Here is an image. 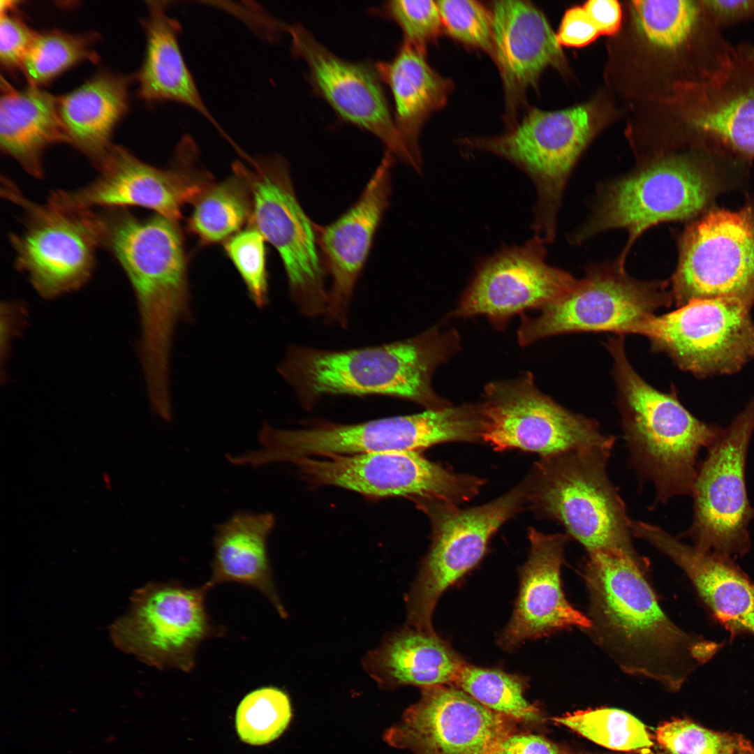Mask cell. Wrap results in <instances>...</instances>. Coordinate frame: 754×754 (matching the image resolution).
<instances>
[{
	"instance_id": "obj_1",
	"label": "cell",
	"mask_w": 754,
	"mask_h": 754,
	"mask_svg": "<svg viewBox=\"0 0 754 754\" xmlns=\"http://www.w3.org/2000/svg\"><path fill=\"white\" fill-rule=\"evenodd\" d=\"M582 569L591 622L584 632L625 673L676 692L723 648L664 612L648 579L647 558L597 551L587 553Z\"/></svg>"
},
{
	"instance_id": "obj_2",
	"label": "cell",
	"mask_w": 754,
	"mask_h": 754,
	"mask_svg": "<svg viewBox=\"0 0 754 754\" xmlns=\"http://www.w3.org/2000/svg\"><path fill=\"white\" fill-rule=\"evenodd\" d=\"M460 348L458 331L436 324L378 346L331 350L292 345L277 370L308 410L334 395L387 396L436 410L452 404L434 390L433 375Z\"/></svg>"
},
{
	"instance_id": "obj_3",
	"label": "cell",
	"mask_w": 754,
	"mask_h": 754,
	"mask_svg": "<svg viewBox=\"0 0 754 754\" xmlns=\"http://www.w3.org/2000/svg\"><path fill=\"white\" fill-rule=\"evenodd\" d=\"M96 212L100 246L109 251L134 291L140 322L138 346L145 380H170L178 325L191 320L187 257L177 223L154 214L140 218L128 209Z\"/></svg>"
},
{
	"instance_id": "obj_4",
	"label": "cell",
	"mask_w": 754,
	"mask_h": 754,
	"mask_svg": "<svg viewBox=\"0 0 754 754\" xmlns=\"http://www.w3.org/2000/svg\"><path fill=\"white\" fill-rule=\"evenodd\" d=\"M623 335L610 337L606 347L613 360L612 374L630 463L651 482L656 501L691 496L702 449L721 429L695 417L677 398L642 379L626 355Z\"/></svg>"
},
{
	"instance_id": "obj_5",
	"label": "cell",
	"mask_w": 754,
	"mask_h": 754,
	"mask_svg": "<svg viewBox=\"0 0 754 754\" xmlns=\"http://www.w3.org/2000/svg\"><path fill=\"white\" fill-rule=\"evenodd\" d=\"M612 450L585 446L542 457L525 479L528 506L562 526L587 553L638 555L626 504L607 474Z\"/></svg>"
},
{
	"instance_id": "obj_6",
	"label": "cell",
	"mask_w": 754,
	"mask_h": 754,
	"mask_svg": "<svg viewBox=\"0 0 754 754\" xmlns=\"http://www.w3.org/2000/svg\"><path fill=\"white\" fill-rule=\"evenodd\" d=\"M482 420L477 404H462L416 414L357 424L319 422L281 429L264 423L261 448L254 459L263 466L306 457L390 451H417L447 442L481 441Z\"/></svg>"
},
{
	"instance_id": "obj_7",
	"label": "cell",
	"mask_w": 754,
	"mask_h": 754,
	"mask_svg": "<svg viewBox=\"0 0 754 754\" xmlns=\"http://www.w3.org/2000/svg\"><path fill=\"white\" fill-rule=\"evenodd\" d=\"M244 158L247 164L236 162L232 169L242 176L250 190L249 226L257 229L279 253L298 311L308 318L325 316L327 274L315 223L297 198L288 163L279 156L253 158L244 154Z\"/></svg>"
},
{
	"instance_id": "obj_8",
	"label": "cell",
	"mask_w": 754,
	"mask_h": 754,
	"mask_svg": "<svg viewBox=\"0 0 754 754\" xmlns=\"http://www.w3.org/2000/svg\"><path fill=\"white\" fill-rule=\"evenodd\" d=\"M589 109L531 108L507 132L470 138L461 144L501 157L522 170L536 191L531 228L545 244L556 236L557 215L571 170L592 135Z\"/></svg>"
},
{
	"instance_id": "obj_9",
	"label": "cell",
	"mask_w": 754,
	"mask_h": 754,
	"mask_svg": "<svg viewBox=\"0 0 754 754\" xmlns=\"http://www.w3.org/2000/svg\"><path fill=\"white\" fill-rule=\"evenodd\" d=\"M413 501L428 516L432 532L429 552L406 598L407 626L433 631L432 615L441 596L480 561L498 528L528 506L526 482L465 509L439 501Z\"/></svg>"
},
{
	"instance_id": "obj_10",
	"label": "cell",
	"mask_w": 754,
	"mask_h": 754,
	"mask_svg": "<svg viewBox=\"0 0 754 754\" xmlns=\"http://www.w3.org/2000/svg\"><path fill=\"white\" fill-rule=\"evenodd\" d=\"M1 193L23 210L22 228L10 240L16 267L35 290L52 299L82 287L101 247L94 209L70 207L50 197L44 204L33 202L7 177Z\"/></svg>"
},
{
	"instance_id": "obj_11",
	"label": "cell",
	"mask_w": 754,
	"mask_h": 754,
	"mask_svg": "<svg viewBox=\"0 0 754 754\" xmlns=\"http://www.w3.org/2000/svg\"><path fill=\"white\" fill-rule=\"evenodd\" d=\"M711 195L709 177L688 155L662 157L603 188L591 216L574 235L581 242L600 232L628 231L618 263L623 267L634 242L658 223L686 220L700 212Z\"/></svg>"
},
{
	"instance_id": "obj_12",
	"label": "cell",
	"mask_w": 754,
	"mask_h": 754,
	"mask_svg": "<svg viewBox=\"0 0 754 754\" xmlns=\"http://www.w3.org/2000/svg\"><path fill=\"white\" fill-rule=\"evenodd\" d=\"M205 586L178 581L149 582L138 589L129 609L110 627L113 644L126 653L160 670L190 672L205 640L223 636L206 606Z\"/></svg>"
},
{
	"instance_id": "obj_13",
	"label": "cell",
	"mask_w": 754,
	"mask_h": 754,
	"mask_svg": "<svg viewBox=\"0 0 754 754\" xmlns=\"http://www.w3.org/2000/svg\"><path fill=\"white\" fill-rule=\"evenodd\" d=\"M754 432V399L725 429H721L698 465L691 496L693 519L679 538L732 559L751 548L748 526L754 518L745 478L748 450Z\"/></svg>"
},
{
	"instance_id": "obj_14",
	"label": "cell",
	"mask_w": 754,
	"mask_h": 754,
	"mask_svg": "<svg viewBox=\"0 0 754 754\" xmlns=\"http://www.w3.org/2000/svg\"><path fill=\"white\" fill-rule=\"evenodd\" d=\"M667 288L665 281L632 278L618 262L591 267L572 290L540 309L538 316L522 314L518 343L527 346L575 332L634 334L659 309L671 304Z\"/></svg>"
},
{
	"instance_id": "obj_15",
	"label": "cell",
	"mask_w": 754,
	"mask_h": 754,
	"mask_svg": "<svg viewBox=\"0 0 754 754\" xmlns=\"http://www.w3.org/2000/svg\"><path fill=\"white\" fill-rule=\"evenodd\" d=\"M480 404L482 440L496 451L519 449L542 457L579 447L613 448L616 441L596 420L571 412L542 393L531 372L487 383Z\"/></svg>"
},
{
	"instance_id": "obj_16",
	"label": "cell",
	"mask_w": 754,
	"mask_h": 754,
	"mask_svg": "<svg viewBox=\"0 0 754 754\" xmlns=\"http://www.w3.org/2000/svg\"><path fill=\"white\" fill-rule=\"evenodd\" d=\"M176 151L174 165L162 169L112 145L96 168L99 173L94 181L77 190H58L50 195L78 209L144 207L177 223L184 205L193 204L213 182L209 173L195 166L197 150L189 137L182 140Z\"/></svg>"
},
{
	"instance_id": "obj_17",
	"label": "cell",
	"mask_w": 754,
	"mask_h": 754,
	"mask_svg": "<svg viewBox=\"0 0 754 754\" xmlns=\"http://www.w3.org/2000/svg\"><path fill=\"white\" fill-rule=\"evenodd\" d=\"M672 300L734 298L754 304V208L710 212L690 225L679 244Z\"/></svg>"
},
{
	"instance_id": "obj_18",
	"label": "cell",
	"mask_w": 754,
	"mask_h": 754,
	"mask_svg": "<svg viewBox=\"0 0 754 754\" xmlns=\"http://www.w3.org/2000/svg\"><path fill=\"white\" fill-rule=\"evenodd\" d=\"M751 306L734 298L693 300L651 317L634 334L648 337L653 349L694 374H731L754 357Z\"/></svg>"
},
{
	"instance_id": "obj_19",
	"label": "cell",
	"mask_w": 754,
	"mask_h": 754,
	"mask_svg": "<svg viewBox=\"0 0 754 754\" xmlns=\"http://www.w3.org/2000/svg\"><path fill=\"white\" fill-rule=\"evenodd\" d=\"M417 451L306 457L295 464L316 485L336 486L367 496H406L454 505L478 494L485 480L457 473Z\"/></svg>"
},
{
	"instance_id": "obj_20",
	"label": "cell",
	"mask_w": 754,
	"mask_h": 754,
	"mask_svg": "<svg viewBox=\"0 0 754 754\" xmlns=\"http://www.w3.org/2000/svg\"><path fill=\"white\" fill-rule=\"evenodd\" d=\"M545 243L534 235L503 246L478 266L447 318L485 316L498 330L526 310L541 309L572 290L579 279L547 263Z\"/></svg>"
},
{
	"instance_id": "obj_21",
	"label": "cell",
	"mask_w": 754,
	"mask_h": 754,
	"mask_svg": "<svg viewBox=\"0 0 754 754\" xmlns=\"http://www.w3.org/2000/svg\"><path fill=\"white\" fill-rule=\"evenodd\" d=\"M518 722L485 707L452 685L422 688L421 697L385 733L413 754H498Z\"/></svg>"
},
{
	"instance_id": "obj_22",
	"label": "cell",
	"mask_w": 754,
	"mask_h": 754,
	"mask_svg": "<svg viewBox=\"0 0 754 754\" xmlns=\"http://www.w3.org/2000/svg\"><path fill=\"white\" fill-rule=\"evenodd\" d=\"M292 51L307 65L313 91L340 119L377 137L394 157L417 172V165L394 125L375 64L343 59L300 24L288 25Z\"/></svg>"
},
{
	"instance_id": "obj_23",
	"label": "cell",
	"mask_w": 754,
	"mask_h": 754,
	"mask_svg": "<svg viewBox=\"0 0 754 754\" xmlns=\"http://www.w3.org/2000/svg\"><path fill=\"white\" fill-rule=\"evenodd\" d=\"M394 156L386 151L356 202L334 222L314 224L318 248L331 279L327 323L348 327L353 293L391 195Z\"/></svg>"
},
{
	"instance_id": "obj_24",
	"label": "cell",
	"mask_w": 754,
	"mask_h": 754,
	"mask_svg": "<svg viewBox=\"0 0 754 754\" xmlns=\"http://www.w3.org/2000/svg\"><path fill=\"white\" fill-rule=\"evenodd\" d=\"M529 554L519 570V588L512 617L498 637V645L512 650L528 640L559 631L590 628L587 615L566 599L561 569L570 538L566 533L545 534L528 529Z\"/></svg>"
},
{
	"instance_id": "obj_25",
	"label": "cell",
	"mask_w": 754,
	"mask_h": 754,
	"mask_svg": "<svg viewBox=\"0 0 754 754\" xmlns=\"http://www.w3.org/2000/svg\"><path fill=\"white\" fill-rule=\"evenodd\" d=\"M630 522L633 537L648 542L685 573L711 616L731 637L754 636V582L734 559L687 545L659 526Z\"/></svg>"
},
{
	"instance_id": "obj_26",
	"label": "cell",
	"mask_w": 754,
	"mask_h": 754,
	"mask_svg": "<svg viewBox=\"0 0 754 754\" xmlns=\"http://www.w3.org/2000/svg\"><path fill=\"white\" fill-rule=\"evenodd\" d=\"M490 11L492 59L501 74L508 110L513 114L546 68H563L564 55L546 17L531 2L494 1Z\"/></svg>"
},
{
	"instance_id": "obj_27",
	"label": "cell",
	"mask_w": 754,
	"mask_h": 754,
	"mask_svg": "<svg viewBox=\"0 0 754 754\" xmlns=\"http://www.w3.org/2000/svg\"><path fill=\"white\" fill-rule=\"evenodd\" d=\"M686 118L700 137L754 156V70L738 57L709 77L685 83Z\"/></svg>"
},
{
	"instance_id": "obj_28",
	"label": "cell",
	"mask_w": 754,
	"mask_h": 754,
	"mask_svg": "<svg viewBox=\"0 0 754 754\" xmlns=\"http://www.w3.org/2000/svg\"><path fill=\"white\" fill-rule=\"evenodd\" d=\"M466 662L434 631L406 626L364 658V670L385 689L454 685Z\"/></svg>"
},
{
	"instance_id": "obj_29",
	"label": "cell",
	"mask_w": 754,
	"mask_h": 754,
	"mask_svg": "<svg viewBox=\"0 0 754 754\" xmlns=\"http://www.w3.org/2000/svg\"><path fill=\"white\" fill-rule=\"evenodd\" d=\"M375 66L391 91L396 128L420 173V131L427 118L445 105L452 83L431 67L426 51L405 42L391 60Z\"/></svg>"
},
{
	"instance_id": "obj_30",
	"label": "cell",
	"mask_w": 754,
	"mask_h": 754,
	"mask_svg": "<svg viewBox=\"0 0 754 754\" xmlns=\"http://www.w3.org/2000/svg\"><path fill=\"white\" fill-rule=\"evenodd\" d=\"M270 513L238 512L219 524L213 538L212 573L204 584L209 590L233 582L254 588L285 618L267 552V539L274 526Z\"/></svg>"
},
{
	"instance_id": "obj_31",
	"label": "cell",
	"mask_w": 754,
	"mask_h": 754,
	"mask_svg": "<svg viewBox=\"0 0 754 754\" xmlns=\"http://www.w3.org/2000/svg\"><path fill=\"white\" fill-rule=\"evenodd\" d=\"M144 60L137 81L138 95L149 102L171 101L199 112L223 133L207 108L179 43V23L168 15L165 1H147ZM228 138V136H226Z\"/></svg>"
},
{
	"instance_id": "obj_32",
	"label": "cell",
	"mask_w": 754,
	"mask_h": 754,
	"mask_svg": "<svg viewBox=\"0 0 754 754\" xmlns=\"http://www.w3.org/2000/svg\"><path fill=\"white\" fill-rule=\"evenodd\" d=\"M0 147L32 177L44 175L43 154L50 146L67 143L57 97L41 87L14 88L1 79Z\"/></svg>"
},
{
	"instance_id": "obj_33",
	"label": "cell",
	"mask_w": 754,
	"mask_h": 754,
	"mask_svg": "<svg viewBox=\"0 0 754 754\" xmlns=\"http://www.w3.org/2000/svg\"><path fill=\"white\" fill-rule=\"evenodd\" d=\"M128 80L101 72L72 91L57 97L67 143L97 168L112 144L111 138L128 106Z\"/></svg>"
},
{
	"instance_id": "obj_34",
	"label": "cell",
	"mask_w": 754,
	"mask_h": 754,
	"mask_svg": "<svg viewBox=\"0 0 754 754\" xmlns=\"http://www.w3.org/2000/svg\"><path fill=\"white\" fill-rule=\"evenodd\" d=\"M193 205L188 229L203 245L226 242L251 218L249 188L235 171L233 176L211 184Z\"/></svg>"
},
{
	"instance_id": "obj_35",
	"label": "cell",
	"mask_w": 754,
	"mask_h": 754,
	"mask_svg": "<svg viewBox=\"0 0 754 754\" xmlns=\"http://www.w3.org/2000/svg\"><path fill=\"white\" fill-rule=\"evenodd\" d=\"M640 31L651 43L667 50L688 45L696 35L720 29L700 1L637 0L632 1Z\"/></svg>"
},
{
	"instance_id": "obj_36",
	"label": "cell",
	"mask_w": 754,
	"mask_h": 754,
	"mask_svg": "<svg viewBox=\"0 0 754 754\" xmlns=\"http://www.w3.org/2000/svg\"><path fill=\"white\" fill-rule=\"evenodd\" d=\"M454 686L489 709L518 723L543 722L539 709L526 699L525 681L517 675L466 663Z\"/></svg>"
},
{
	"instance_id": "obj_37",
	"label": "cell",
	"mask_w": 754,
	"mask_h": 754,
	"mask_svg": "<svg viewBox=\"0 0 754 754\" xmlns=\"http://www.w3.org/2000/svg\"><path fill=\"white\" fill-rule=\"evenodd\" d=\"M95 34H72L58 29L38 33L20 71L28 85L41 87L84 61L96 64Z\"/></svg>"
},
{
	"instance_id": "obj_38",
	"label": "cell",
	"mask_w": 754,
	"mask_h": 754,
	"mask_svg": "<svg viewBox=\"0 0 754 754\" xmlns=\"http://www.w3.org/2000/svg\"><path fill=\"white\" fill-rule=\"evenodd\" d=\"M552 720L609 749L646 754L653 746L646 726L630 714L618 709L580 710Z\"/></svg>"
},
{
	"instance_id": "obj_39",
	"label": "cell",
	"mask_w": 754,
	"mask_h": 754,
	"mask_svg": "<svg viewBox=\"0 0 754 754\" xmlns=\"http://www.w3.org/2000/svg\"><path fill=\"white\" fill-rule=\"evenodd\" d=\"M288 695L274 687L256 689L244 697L236 713L241 739L252 745L271 742L279 737L291 718Z\"/></svg>"
},
{
	"instance_id": "obj_40",
	"label": "cell",
	"mask_w": 754,
	"mask_h": 754,
	"mask_svg": "<svg viewBox=\"0 0 754 754\" xmlns=\"http://www.w3.org/2000/svg\"><path fill=\"white\" fill-rule=\"evenodd\" d=\"M656 739L666 754H754V745L744 735L712 730L689 719L661 723Z\"/></svg>"
},
{
	"instance_id": "obj_41",
	"label": "cell",
	"mask_w": 754,
	"mask_h": 754,
	"mask_svg": "<svg viewBox=\"0 0 754 754\" xmlns=\"http://www.w3.org/2000/svg\"><path fill=\"white\" fill-rule=\"evenodd\" d=\"M265 239L255 228L240 230L224 243L225 252L244 281L251 299L258 307L268 302V275Z\"/></svg>"
},
{
	"instance_id": "obj_42",
	"label": "cell",
	"mask_w": 754,
	"mask_h": 754,
	"mask_svg": "<svg viewBox=\"0 0 754 754\" xmlns=\"http://www.w3.org/2000/svg\"><path fill=\"white\" fill-rule=\"evenodd\" d=\"M443 29L462 44L493 54L490 9L472 0L436 1Z\"/></svg>"
},
{
	"instance_id": "obj_43",
	"label": "cell",
	"mask_w": 754,
	"mask_h": 754,
	"mask_svg": "<svg viewBox=\"0 0 754 754\" xmlns=\"http://www.w3.org/2000/svg\"><path fill=\"white\" fill-rule=\"evenodd\" d=\"M371 13L395 22L402 31L404 42L424 51L443 29L436 1L431 0L387 1Z\"/></svg>"
},
{
	"instance_id": "obj_44",
	"label": "cell",
	"mask_w": 754,
	"mask_h": 754,
	"mask_svg": "<svg viewBox=\"0 0 754 754\" xmlns=\"http://www.w3.org/2000/svg\"><path fill=\"white\" fill-rule=\"evenodd\" d=\"M13 11L1 13L0 17V62L9 72L21 69L38 34Z\"/></svg>"
},
{
	"instance_id": "obj_45",
	"label": "cell",
	"mask_w": 754,
	"mask_h": 754,
	"mask_svg": "<svg viewBox=\"0 0 754 754\" xmlns=\"http://www.w3.org/2000/svg\"><path fill=\"white\" fill-rule=\"evenodd\" d=\"M599 35V31L583 6H575L567 10L556 34L561 46L576 47L590 44Z\"/></svg>"
},
{
	"instance_id": "obj_46",
	"label": "cell",
	"mask_w": 754,
	"mask_h": 754,
	"mask_svg": "<svg viewBox=\"0 0 754 754\" xmlns=\"http://www.w3.org/2000/svg\"><path fill=\"white\" fill-rule=\"evenodd\" d=\"M702 5L720 29L754 20V0H702Z\"/></svg>"
},
{
	"instance_id": "obj_47",
	"label": "cell",
	"mask_w": 754,
	"mask_h": 754,
	"mask_svg": "<svg viewBox=\"0 0 754 754\" xmlns=\"http://www.w3.org/2000/svg\"><path fill=\"white\" fill-rule=\"evenodd\" d=\"M498 754H568L558 744L533 733L515 732L501 744Z\"/></svg>"
},
{
	"instance_id": "obj_48",
	"label": "cell",
	"mask_w": 754,
	"mask_h": 754,
	"mask_svg": "<svg viewBox=\"0 0 754 754\" xmlns=\"http://www.w3.org/2000/svg\"><path fill=\"white\" fill-rule=\"evenodd\" d=\"M583 8L596 27L600 34H616L621 23V9L615 0H590Z\"/></svg>"
},
{
	"instance_id": "obj_49",
	"label": "cell",
	"mask_w": 754,
	"mask_h": 754,
	"mask_svg": "<svg viewBox=\"0 0 754 754\" xmlns=\"http://www.w3.org/2000/svg\"><path fill=\"white\" fill-rule=\"evenodd\" d=\"M739 59L747 66L754 70V43L739 46L737 49Z\"/></svg>"
}]
</instances>
